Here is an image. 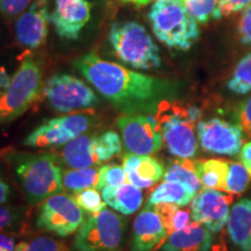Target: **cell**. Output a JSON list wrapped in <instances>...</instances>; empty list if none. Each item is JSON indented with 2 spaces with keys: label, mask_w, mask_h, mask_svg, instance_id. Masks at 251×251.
Wrapping results in <instances>:
<instances>
[{
  "label": "cell",
  "mask_w": 251,
  "mask_h": 251,
  "mask_svg": "<svg viewBox=\"0 0 251 251\" xmlns=\"http://www.w3.org/2000/svg\"><path fill=\"white\" fill-rule=\"evenodd\" d=\"M124 2H128V4H133L136 6H146L148 5L149 2H151L152 0H121Z\"/></svg>",
  "instance_id": "41"
},
{
  "label": "cell",
  "mask_w": 251,
  "mask_h": 251,
  "mask_svg": "<svg viewBox=\"0 0 251 251\" xmlns=\"http://www.w3.org/2000/svg\"><path fill=\"white\" fill-rule=\"evenodd\" d=\"M31 4V0H0V13L13 18L23 14Z\"/></svg>",
  "instance_id": "34"
},
{
  "label": "cell",
  "mask_w": 251,
  "mask_h": 251,
  "mask_svg": "<svg viewBox=\"0 0 251 251\" xmlns=\"http://www.w3.org/2000/svg\"><path fill=\"white\" fill-rule=\"evenodd\" d=\"M191 17L196 19L198 24H207L211 20H220L218 0H180Z\"/></svg>",
  "instance_id": "26"
},
{
  "label": "cell",
  "mask_w": 251,
  "mask_h": 251,
  "mask_svg": "<svg viewBox=\"0 0 251 251\" xmlns=\"http://www.w3.org/2000/svg\"><path fill=\"white\" fill-rule=\"evenodd\" d=\"M42 89L40 62L33 56H27L0 97V126L7 125L24 115L39 99Z\"/></svg>",
  "instance_id": "6"
},
{
  "label": "cell",
  "mask_w": 251,
  "mask_h": 251,
  "mask_svg": "<svg viewBox=\"0 0 251 251\" xmlns=\"http://www.w3.org/2000/svg\"><path fill=\"white\" fill-rule=\"evenodd\" d=\"M164 179L184 184L196 193L199 192L202 187L201 181L197 174L196 163L191 162L188 158L178 157V159L172 161L166 169Z\"/></svg>",
  "instance_id": "24"
},
{
  "label": "cell",
  "mask_w": 251,
  "mask_h": 251,
  "mask_svg": "<svg viewBox=\"0 0 251 251\" xmlns=\"http://www.w3.org/2000/svg\"><path fill=\"white\" fill-rule=\"evenodd\" d=\"M238 35L241 42L251 46V4L242 11L238 21Z\"/></svg>",
  "instance_id": "35"
},
{
  "label": "cell",
  "mask_w": 251,
  "mask_h": 251,
  "mask_svg": "<svg viewBox=\"0 0 251 251\" xmlns=\"http://www.w3.org/2000/svg\"><path fill=\"white\" fill-rule=\"evenodd\" d=\"M128 180L135 186L149 188L158 183L164 177V166L149 155H135L126 153L122 159Z\"/></svg>",
  "instance_id": "19"
},
{
  "label": "cell",
  "mask_w": 251,
  "mask_h": 251,
  "mask_svg": "<svg viewBox=\"0 0 251 251\" xmlns=\"http://www.w3.org/2000/svg\"><path fill=\"white\" fill-rule=\"evenodd\" d=\"M197 174L205 188L225 192L229 172V162L224 159H200L196 163Z\"/></svg>",
  "instance_id": "22"
},
{
  "label": "cell",
  "mask_w": 251,
  "mask_h": 251,
  "mask_svg": "<svg viewBox=\"0 0 251 251\" xmlns=\"http://www.w3.org/2000/svg\"><path fill=\"white\" fill-rule=\"evenodd\" d=\"M126 221L109 209L93 213L78 229L77 251H122Z\"/></svg>",
  "instance_id": "7"
},
{
  "label": "cell",
  "mask_w": 251,
  "mask_h": 251,
  "mask_svg": "<svg viewBox=\"0 0 251 251\" xmlns=\"http://www.w3.org/2000/svg\"><path fill=\"white\" fill-rule=\"evenodd\" d=\"M250 181V172L247 170V168L242 163L229 162V172L225 192L231 194V196L243 193L247 190Z\"/></svg>",
  "instance_id": "28"
},
{
  "label": "cell",
  "mask_w": 251,
  "mask_h": 251,
  "mask_svg": "<svg viewBox=\"0 0 251 251\" xmlns=\"http://www.w3.org/2000/svg\"><path fill=\"white\" fill-rule=\"evenodd\" d=\"M243 131L237 125L213 118L199 121L197 136L200 147L207 152L218 155L234 156L243 147Z\"/></svg>",
  "instance_id": "13"
},
{
  "label": "cell",
  "mask_w": 251,
  "mask_h": 251,
  "mask_svg": "<svg viewBox=\"0 0 251 251\" xmlns=\"http://www.w3.org/2000/svg\"><path fill=\"white\" fill-rule=\"evenodd\" d=\"M231 202V194L212 188L200 190L191 201L193 221L203 225L212 233H219L227 226Z\"/></svg>",
  "instance_id": "14"
},
{
  "label": "cell",
  "mask_w": 251,
  "mask_h": 251,
  "mask_svg": "<svg viewBox=\"0 0 251 251\" xmlns=\"http://www.w3.org/2000/svg\"><path fill=\"white\" fill-rule=\"evenodd\" d=\"M241 162L246 166L247 170L250 172L251 175V141L244 144L241 149V155H240Z\"/></svg>",
  "instance_id": "38"
},
{
  "label": "cell",
  "mask_w": 251,
  "mask_h": 251,
  "mask_svg": "<svg viewBox=\"0 0 251 251\" xmlns=\"http://www.w3.org/2000/svg\"><path fill=\"white\" fill-rule=\"evenodd\" d=\"M228 89L236 94L251 92V52L237 63L228 81Z\"/></svg>",
  "instance_id": "27"
},
{
  "label": "cell",
  "mask_w": 251,
  "mask_h": 251,
  "mask_svg": "<svg viewBox=\"0 0 251 251\" xmlns=\"http://www.w3.org/2000/svg\"><path fill=\"white\" fill-rule=\"evenodd\" d=\"M90 125V118L84 114H70L50 119L31 131L25 139L24 144L30 148L64 146L85 133Z\"/></svg>",
  "instance_id": "12"
},
{
  "label": "cell",
  "mask_w": 251,
  "mask_h": 251,
  "mask_svg": "<svg viewBox=\"0 0 251 251\" xmlns=\"http://www.w3.org/2000/svg\"><path fill=\"white\" fill-rule=\"evenodd\" d=\"M122 143L118 133L106 130L97 135H80L64 144L63 161L74 169L92 168L109 161L121 152Z\"/></svg>",
  "instance_id": "8"
},
{
  "label": "cell",
  "mask_w": 251,
  "mask_h": 251,
  "mask_svg": "<svg viewBox=\"0 0 251 251\" xmlns=\"http://www.w3.org/2000/svg\"><path fill=\"white\" fill-rule=\"evenodd\" d=\"M235 120L248 139H251V97L240 103L235 112Z\"/></svg>",
  "instance_id": "33"
},
{
  "label": "cell",
  "mask_w": 251,
  "mask_h": 251,
  "mask_svg": "<svg viewBox=\"0 0 251 251\" xmlns=\"http://www.w3.org/2000/svg\"><path fill=\"white\" fill-rule=\"evenodd\" d=\"M109 43L117 57L136 70L162 67L159 48L148 30L135 21H119L109 29Z\"/></svg>",
  "instance_id": "5"
},
{
  "label": "cell",
  "mask_w": 251,
  "mask_h": 251,
  "mask_svg": "<svg viewBox=\"0 0 251 251\" xmlns=\"http://www.w3.org/2000/svg\"><path fill=\"white\" fill-rule=\"evenodd\" d=\"M2 152H4V151H0V156H1V155H2Z\"/></svg>",
  "instance_id": "42"
},
{
  "label": "cell",
  "mask_w": 251,
  "mask_h": 251,
  "mask_svg": "<svg viewBox=\"0 0 251 251\" xmlns=\"http://www.w3.org/2000/svg\"><path fill=\"white\" fill-rule=\"evenodd\" d=\"M74 64L91 85L124 114L156 113L159 103L174 92L170 81L106 61L96 52L81 56Z\"/></svg>",
  "instance_id": "1"
},
{
  "label": "cell",
  "mask_w": 251,
  "mask_h": 251,
  "mask_svg": "<svg viewBox=\"0 0 251 251\" xmlns=\"http://www.w3.org/2000/svg\"><path fill=\"white\" fill-rule=\"evenodd\" d=\"M15 237L9 233H0V251H15Z\"/></svg>",
  "instance_id": "37"
},
{
  "label": "cell",
  "mask_w": 251,
  "mask_h": 251,
  "mask_svg": "<svg viewBox=\"0 0 251 251\" xmlns=\"http://www.w3.org/2000/svg\"><path fill=\"white\" fill-rule=\"evenodd\" d=\"M194 196H196V192L185 186L184 184L178 183V181L165 180L159 186H157L151 193L148 206L161 202H169L184 207L192 201Z\"/></svg>",
  "instance_id": "23"
},
{
  "label": "cell",
  "mask_w": 251,
  "mask_h": 251,
  "mask_svg": "<svg viewBox=\"0 0 251 251\" xmlns=\"http://www.w3.org/2000/svg\"><path fill=\"white\" fill-rule=\"evenodd\" d=\"M212 231L199 222H190L184 228L169 235L163 251H211Z\"/></svg>",
  "instance_id": "18"
},
{
  "label": "cell",
  "mask_w": 251,
  "mask_h": 251,
  "mask_svg": "<svg viewBox=\"0 0 251 251\" xmlns=\"http://www.w3.org/2000/svg\"><path fill=\"white\" fill-rule=\"evenodd\" d=\"M48 0H35L15 23V39L25 49L34 50L46 42L49 24Z\"/></svg>",
  "instance_id": "15"
},
{
  "label": "cell",
  "mask_w": 251,
  "mask_h": 251,
  "mask_svg": "<svg viewBox=\"0 0 251 251\" xmlns=\"http://www.w3.org/2000/svg\"><path fill=\"white\" fill-rule=\"evenodd\" d=\"M26 219L23 207L0 205V233H11L20 227Z\"/></svg>",
  "instance_id": "29"
},
{
  "label": "cell",
  "mask_w": 251,
  "mask_h": 251,
  "mask_svg": "<svg viewBox=\"0 0 251 251\" xmlns=\"http://www.w3.org/2000/svg\"><path fill=\"white\" fill-rule=\"evenodd\" d=\"M155 114L169 152L179 158H192L198 150L196 125L201 112L194 106L168 99L159 103Z\"/></svg>",
  "instance_id": "3"
},
{
  "label": "cell",
  "mask_w": 251,
  "mask_h": 251,
  "mask_svg": "<svg viewBox=\"0 0 251 251\" xmlns=\"http://www.w3.org/2000/svg\"><path fill=\"white\" fill-rule=\"evenodd\" d=\"M9 81H11V76L8 75L7 70L4 67H0V97L2 96L5 90L7 89Z\"/></svg>",
  "instance_id": "40"
},
{
  "label": "cell",
  "mask_w": 251,
  "mask_h": 251,
  "mask_svg": "<svg viewBox=\"0 0 251 251\" xmlns=\"http://www.w3.org/2000/svg\"><path fill=\"white\" fill-rule=\"evenodd\" d=\"M11 197V186L7 181L0 178V205H5Z\"/></svg>",
  "instance_id": "39"
},
{
  "label": "cell",
  "mask_w": 251,
  "mask_h": 251,
  "mask_svg": "<svg viewBox=\"0 0 251 251\" xmlns=\"http://www.w3.org/2000/svg\"><path fill=\"white\" fill-rule=\"evenodd\" d=\"M98 168H81L67 171L63 175V190L69 193H77L86 188L97 187L99 181Z\"/></svg>",
  "instance_id": "25"
},
{
  "label": "cell",
  "mask_w": 251,
  "mask_h": 251,
  "mask_svg": "<svg viewBox=\"0 0 251 251\" xmlns=\"http://www.w3.org/2000/svg\"><path fill=\"white\" fill-rule=\"evenodd\" d=\"M102 199L106 205L124 215L134 214L143 202V193L140 187L131 183H125L120 186L105 187L101 190Z\"/></svg>",
  "instance_id": "21"
},
{
  "label": "cell",
  "mask_w": 251,
  "mask_h": 251,
  "mask_svg": "<svg viewBox=\"0 0 251 251\" xmlns=\"http://www.w3.org/2000/svg\"><path fill=\"white\" fill-rule=\"evenodd\" d=\"M84 222V213L70 194L57 193L41 202L36 225L42 230L57 236H69Z\"/></svg>",
  "instance_id": "10"
},
{
  "label": "cell",
  "mask_w": 251,
  "mask_h": 251,
  "mask_svg": "<svg viewBox=\"0 0 251 251\" xmlns=\"http://www.w3.org/2000/svg\"><path fill=\"white\" fill-rule=\"evenodd\" d=\"M231 243L242 251H251V200L241 199L231 207L227 222Z\"/></svg>",
  "instance_id": "20"
},
{
  "label": "cell",
  "mask_w": 251,
  "mask_h": 251,
  "mask_svg": "<svg viewBox=\"0 0 251 251\" xmlns=\"http://www.w3.org/2000/svg\"><path fill=\"white\" fill-rule=\"evenodd\" d=\"M126 149L135 155H151L163 144L161 126L155 117L126 114L117 120Z\"/></svg>",
  "instance_id": "11"
},
{
  "label": "cell",
  "mask_w": 251,
  "mask_h": 251,
  "mask_svg": "<svg viewBox=\"0 0 251 251\" xmlns=\"http://www.w3.org/2000/svg\"><path fill=\"white\" fill-rule=\"evenodd\" d=\"M43 94L55 111L64 114L92 108L99 102L96 92L86 83L68 74L50 77L43 86Z\"/></svg>",
  "instance_id": "9"
},
{
  "label": "cell",
  "mask_w": 251,
  "mask_h": 251,
  "mask_svg": "<svg viewBox=\"0 0 251 251\" xmlns=\"http://www.w3.org/2000/svg\"><path fill=\"white\" fill-rule=\"evenodd\" d=\"M128 177L124 166L118 164H107L100 168L99 181L96 188L102 190L105 187H114L127 183Z\"/></svg>",
  "instance_id": "30"
},
{
  "label": "cell",
  "mask_w": 251,
  "mask_h": 251,
  "mask_svg": "<svg viewBox=\"0 0 251 251\" xmlns=\"http://www.w3.org/2000/svg\"><path fill=\"white\" fill-rule=\"evenodd\" d=\"M251 4V0H218V8L221 17L237 13L243 11Z\"/></svg>",
  "instance_id": "36"
},
{
  "label": "cell",
  "mask_w": 251,
  "mask_h": 251,
  "mask_svg": "<svg viewBox=\"0 0 251 251\" xmlns=\"http://www.w3.org/2000/svg\"><path fill=\"white\" fill-rule=\"evenodd\" d=\"M6 158L14 169L30 205H37L63 191V175L50 153L8 152Z\"/></svg>",
  "instance_id": "2"
},
{
  "label": "cell",
  "mask_w": 251,
  "mask_h": 251,
  "mask_svg": "<svg viewBox=\"0 0 251 251\" xmlns=\"http://www.w3.org/2000/svg\"><path fill=\"white\" fill-rule=\"evenodd\" d=\"M148 18L157 40L170 49L185 51L200 36L198 21L191 17L180 0H156Z\"/></svg>",
  "instance_id": "4"
},
{
  "label": "cell",
  "mask_w": 251,
  "mask_h": 251,
  "mask_svg": "<svg viewBox=\"0 0 251 251\" xmlns=\"http://www.w3.org/2000/svg\"><path fill=\"white\" fill-rule=\"evenodd\" d=\"M91 12L89 0H55L50 20L61 39L76 41L91 20Z\"/></svg>",
  "instance_id": "16"
},
{
  "label": "cell",
  "mask_w": 251,
  "mask_h": 251,
  "mask_svg": "<svg viewBox=\"0 0 251 251\" xmlns=\"http://www.w3.org/2000/svg\"><path fill=\"white\" fill-rule=\"evenodd\" d=\"M169 233L159 215L147 206L134 221L130 251H152L168 238Z\"/></svg>",
  "instance_id": "17"
},
{
  "label": "cell",
  "mask_w": 251,
  "mask_h": 251,
  "mask_svg": "<svg viewBox=\"0 0 251 251\" xmlns=\"http://www.w3.org/2000/svg\"><path fill=\"white\" fill-rule=\"evenodd\" d=\"M75 199L83 211L89 213H99L105 209L106 202L100 196L98 188H86L80 192L75 193Z\"/></svg>",
  "instance_id": "32"
},
{
  "label": "cell",
  "mask_w": 251,
  "mask_h": 251,
  "mask_svg": "<svg viewBox=\"0 0 251 251\" xmlns=\"http://www.w3.org/2000/svg\"><path fill=\"white\" fill-rule=\"evenodd\" d=\"M15 251H69V248L61 241L42 236L18 243Z\"/></svg>",
  "instance_id": "31"
}]
</instances>
